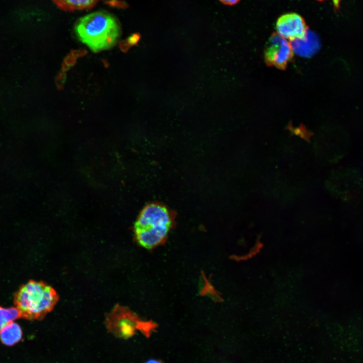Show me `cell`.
I'll list each match as a JSON object with an SVG mask.
<instances>
[{"instance_id":"4","label":"cell","mask_w":363,"mask_h":363,"mask_svg":"<svg viewBox=\"0 0 363 363\" xmlns=\"http://www.w3.org/2000/svg\"><path fill=\"white\" fill-rule=\"evenodd\" d=\"M105 325L109 333L124 340L131 338L138 331L148 338L156 327L154 323L142 321L132 312L119 307L106 317Z\"/></svg>"},{"instance_id":"7","label":"cell","mask_w":363,"mask_h":363,"mask_svg":"<svg viewBox=\"0 0 363 363\" xmlns=\"http://www.w3.org/2000/svg\"><path fill=\"white\" fill-rule=\"evenodd\" d=\"M290 44L292 51L304 57L314 55L320 47L318 37L308 30L303 37L291 40Z\"/></svg>"},{"instance_id":"9","label":"cell","mask_w":363,"mask_h":363,"mask_svg":"<svg viewBox=\"0 0 363 363\" xmlns=\"http://www.w3.org/2000/svg\"><path fill=\"white\" fill-rule=\"evenodd\" d=\"M61 10L72 11L88 9L93 7L98 0H52Z\"/></svg>"},{"instance_id":"14","label":"cell","mask_w":363,"mask_h":363,"mask_svg":"<svg viewBox=\"0 0 363 363\" xmlns=\"http://www.w3.org/2000/svg\"><path fill=\"white\" fill-rule=\"evenodd\" d=\"M222 4L226 5H234L237 4L240 0H219Z\"/></svg>"},{"instance_id":"6","label":"cell","mask_w":363,"mask_h":363,"mask_svg":"<svg viewBox=\"0 0 363 363\" xmlns=\"http://www.w3.org/2000/svg\"><path fill=\"white\" fill-rule=\"evenodd\" d=\"M276 30L278 35L290 40L303 37L308 30L304 18L295 13L280 16L276 21Z\"/></svg>"},{"instance_id":"10","label":"cell","mask_w":363,"mask_h":363,"mask_svg":"<svg viewBox=\"0 0 363 363\" xmlns=\"http://www.w3.org/2000/svg\"><path fill=\"white\" fill-rule=\"evenodd\" d=\"M21 318L20 314L15 307L4 308L0 306V331L8 324Z\"/></svg>"},{"instance_id":"2","label":"cell","mask_w":363,"mask_h":363,"mask_svg":"<svg viewBox=\"0 0 363 363\" xmlns=\"http://www.w3.org/2000/svg\"><path fill=\"white\" fill-rule=\"evenodd\" d=\"M58 300L56 291L43 281L33 280L21 285L15 292L14 305L21 318L41 320L54 308Z\"/></svg>"},{"instance_id":"12","label":"cell","mask_w":363,"mask_h":363,"mask_svg":"<svg viewBox=\"0 0 363 363\" xmlns=\"http://www.w3.org/2000/svg\"><path fill=\"white\" fill-rule=\"evenodd\" d=\"M66 79V76L64 72L61 73L57 79V83L58 87H62Z\"/></svg>"},{"instance_id":"5","label":"cell","mask_w":363,"mask_h":363,"mask_svg":"<svg viewBox=\"0 0 363 363\" xmlns=\"http://www.w3.org/2000/svg\"><path fill=\"white\" fill-rule=\"evenodd\" d=\"M292 50L287 39L277 34L269 40L265 52L267 64L278 68L284 67L292 56Z\"/></svg>"},{"instance_id":"8","label":"cell","mask_w":363,"mask_h":363,"mask_svg":"<svg viewBox=\"0 0 363 363\" xmlns=\"http://www.w3.org/2000/svg\"><path fill=\"white\" fill-rule=\"evenodd\" d=\"M22 337L21 328L14 322L6 325L0 331L1 341L7 346H12L19 342Z\"/></svg>"},{"instance_id":"1","label":"cell","mask_w":363,"mask_h":363,"mask_svg":"<svg viewBox=\"0 0 363 363\" xmlns=\"http://www.w3.org/2000/svg\"><path fill=\"white\" fill-rule=\"evenodd\" d=\"M79 39L94 52L109 48L117 41L120 27L117 19L105 11H97L80 18L75 25Z\"/></svg>"},{"instance_id":"11","label":"cell","mask_w":363,"mask_h":363,"mask_svg":"<svg viewBox=\"0 0 363 363\" xmlns=\"http://www.w3.org/2000/svg\"><path fill=\"white\" fill-rule=\"evenodd\" d=\"M77 59L78 58L72 50L65 59L64 64H63V70L64 71H67L75 65Z\"/></svg>"},{"instance_id":"13","label":"cell","mask_w":363,"mask_h":363,"mask_svg":"<svg viewBox=\"0 0 363 363\" xmlns=\"http://www.w3.org/2000/svg\"><path fill=\"white\" fill-rule=\"evenodd\" d=\"M131 46L129 42L127 41H122L119 44L120 49L124 52H127L130 49Z\"/></svg>"},{"instance_id":"3","label":"cell","mask_w":363,"mask_h":363,"mask_svg":"<svg viewBox=\"0 0 363 363\" xmlns=\"http://www.w3.org/2000/svg\"><path fill=\"white\" fill-rule=\"evenodd\" d=\"M172 224V216L164 206L158 203L146 205L134 226L137 242L142 247L153 249L166 238Z\"/></svg>"},{"instance_id":"15","label":"cell","mask_w":363,"mask_h":363,"mask_svg":"<svg viewBox=\"0 0 363 363\" xmlns=\"http://www.w3.org/2000/svg\"><path fill=\"white\" fill-rule=\"evenodd\" d=\"M139 40V36L137 35H134L133 37H130L129 39V43L131 45L137 44Z\"/></svg>"},{"instance_id":"16","label":"cell","mask_w":363,"mask_h":363,"mask_svg":"<svg viewBox=\"0 0 363 363\" xmlns=\"http://www.w3.org/2000/svg\"><path fill=\"white\" fill-rule=\"evenodd\" d=\"M145 363H163L161 360L151 358L145 361Z\"/></svg>"},{"instance_id":"17","label":"cell","mask_w":363,"mask_h":363,"mask_svg":"<svg viewBox=\"0 0 363 363\" xmlns=\"http://www.w3.org/2000/svg\"><path fill=\"white\" fill-rule=\"evenodd\" d=\"M318 1H324V0H318ZM340 0H333V3L334 6V7L335 8V9H338L339 8V5H340Z\"/></svg>"}]
</instances>
